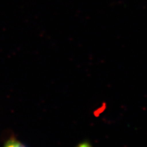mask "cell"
I'll list each match as a JSON object with an SVG mask.
<instances>
[{
	"label": "cell",
	"instance_id": "6da1fadb",
	"mask_svg": "<svg viewBox=\"0 0 147 147\" xmlns=\"http://www.w3.org/2000/svg\"><path fill=\"white\" fill-rule=\"evenodd\" d=\"M4 147H27L25 144L15 138H10L5 143Z\"/></svg>",
	"mask_w": 147,
	"mask_h": 147
}]
</instances>
